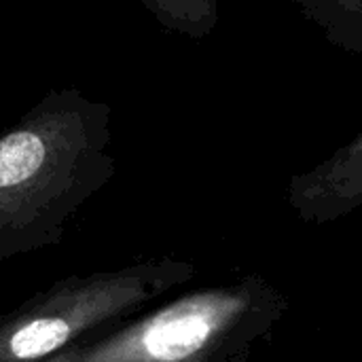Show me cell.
I'll return each mask as SVG.
<instances>
[{
  "instance_id": "1",
  "label": "cell",
  "mask_w": 362,
  "mask_h": 362,
  "mask_svg": "<svg viewBox=\"0 0 362 362\" xmlns=\"http://www.w3.org/2000/svg\"><path fill=\"white\" fill-rule=\"evenodd\" d=\"M104 119L81 100L49 102L0 138V257L36 246L108 170Z\"/></svg>"
},
{
  "instance_id": "2",
  "label": "cell",
  "mask_w": 362,
  "mask_h": 362,
  "mask_svg": "<svg viewBox=\"0 0 362 362\" xmlns=\"http://www.w3.org/2000/svg\"><path fill=\"white\" fill-rule=\"evenodd\" d=\"M284 312L282 293L248 276L168 303L85 348L81 362H246Z\"/></svg>"
},
{
  "instance_id": "3",
  "label": "cell",
  "mask_w": 362,
  "mask_h": 362,
  "mask_svg": "<svg viewBox=\"0 0 362 362\" xmlns=\"http://www.w3.org/2000/svg\"><path fill=\"white\" fill-rule=\"evenodd\" d=\"M193 276L191 265L165 259L53 286L0 320V362L51 358L87 331L138 310Z\"/></svg>"
},
{
  "instance_id": "4",
  "label": "cell",
  "mask_w": 362,
  "mask_h": 362,
  "mask_svg": "<svg viewBox=\"0 0 362 362\" xmlns=\"http://www.w3.org/2000/svg\"><path fill=\"white\" fill-rule=\"evenodd\" d=\"M288 204L312 225L333 223L362 206V134L325 163L291 180Z\"/></svg>"
},
{
  "instance_id": "5",
  "label": "cell",
  "mask_w": 362,
  "mask_h": 362,
  "mask_svg": "<svg viewBox=\"0 0 362 362\" xmlns=\"http://www.w3.org/2000/svg\"><path fill=\"white\" fill-rule=\"evenodd\" d=\"M83 350H85V348H81V346H72V348H68V350H64V352L51 356V358H45V361L38 362H81V358H83Z\"/></svg>"
}]
</instances>
